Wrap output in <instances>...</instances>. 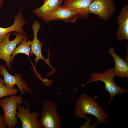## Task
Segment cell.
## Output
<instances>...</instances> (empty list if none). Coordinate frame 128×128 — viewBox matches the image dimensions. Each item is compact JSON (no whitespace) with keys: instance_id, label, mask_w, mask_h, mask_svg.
<instances>
[{"instance_id":"1","label":"cell","mask_w":128,"mask_h":128,"mask_svg":"<svg viewBox=\"0 0 128 128\" xmlns=\"http://www.w3.org/2000/svg\"><path fill=\"white\" fill-rule=\"evenodd\" d=\"M75 106L73 112L76 117L84 119L89 114L95 116L99 124L106 123L108 115L91 96L85 93L81 94L75 103Z\"/></svg>"},{"instance_id":"2","label":"cell","mask_w":128,"mask_h":128,"mask_svg":"<svg viewBox=\"0 0 128 128\" xmlns=\"http://www.w3.org/2000/svg\"><path fill=\"white\" fill-rule=\"evenodd\" d=\"M115 77L113 69H110L102 73H93L91 74L90 79L85 84L99 81L103 82L105 83L104 87L106 91L110 95L108 103L109 105L113 97L117 94H126L128 93L126 89L122 88L115 84L114 81Z\"/></svg>"},{"instance_id":"3","label":"cell","mask_w":128,"mask_h":128,"mask_svg":"<svg viewBox=\"0 0 128 128\" xmlns=\"http://www.w3.org/2000/svg\"><path fill=\"white\" fill-rule=\"evenodd\" d=\"M23 100L19 95H11L4 97L0 101V104L3 109L5 123L9 128H16L18 120L16 117L18 104L21 105Z\"/></svg>"},{"instance_id":"4","label":"cell","mask_w":128,"mask_h":128,"mask_svg":"<svg viewBox=\"0 0 128 128\" xmlns=\"http://www.w3.org/2000/svg\"><path fill=\"white\" fill-rule=\"evenodd\" d=\"M42 114L40 121L44 128H61V119L56 105L47 99L42 104Z\"/></svg>"},{"instance_id":"5","label":"cell","mask_w":128,"mask_h":128,"mask_svg":"<svg viewBox=\"0 0 128 128\" xmlns=\"http://www.w3.org/2000/svg\"><path fill=\"white\" fill-rule=\"evenodd\" d=\"M113 0H94L88 8L89 14L98 15L104 21H109L116 11Z\"/></svg>"},{"instance_id":"6","label":"cell","mask_w":128,"mask_h":128,"mask_svg":"<svg viewBox=\"0 0 128 128\" xmlns=\"http://www.w3.org/2000/svg\"><path fill=\"white\" fill-rule=\"evenodd\" d=\"M11 33L10 32L7 33L3 41L0 43V59L5 61L10 70H11V55L16 46L20 44L26 36L25 35L17 33L15 38L13 40L10 41L9 38Z\"/></svg>"},{"instance_id":"7","label":"cell","mask_w":128,"mask_h":128,"mask_svg":"<svg viewBox=\"0 0 128 128\" xmlns=\"http://www.w3.org/2000/svg\"><path fill=\"white\" fill-rule=\"evenodd\" d=\"M26 106L18 105L17 118L20 120L22 128H42L43 127L38 119L40 113L38 111L31 113L27 101L24 102Z\"/></svg>"},{"instance_id":"8","label":"cell","mask_w":128,"mask_h":128,"mask_svg":"<svg viewBox=\"0 0 128 128\" xmlns=\"http://www.w3.org/2000/svg\"><path fill=\"white\" fill-rule=\"evenodd\" d=\"M0 74L3 76L4 84L7 87L12 88L15 85H16L22 95L27 92H32L31 89L23 80L20 74L17 73L14 75H11L8 71L6 66L0 64Z\"/></svg>"},{"instance_id":"9","label":"cell","mask_w":128,"mask_h":128,"mask_svg":"<svg viewBox=\"0 0 128 128\" xmlns=\"http://www.w3.org/2000/svg\"><path fill=\"white\" fill-rule=\"evenodd\" d=\"M80 18L81 14L78 11L64 5L59 6L45 22L59 20L73 23Z\"/></svg>"},{"instance_id":"10","label":"cell","mask_w":128,"mask_h":128,"mask_svg":"<svg viewBox=\"0 0 128 128\" xmlns=\"http://www.w3.org/2000/svg\"><path fill=\"white\" fill-rule=\"evenodd\" d=\"M118 28L116 31L118 40H128V5H124L117 18Z\"/></svg>"},{"instance_id":"11","label":"cell","mask_w":128,"mask_h":128,"mask_svg":"<svg viewBox=\"0 0 128 128\" xmlns=\"http://www.w3.org/2000/svg\"><path fill=\"white\" fill-rule=\"evenodd\" d=\"M41 6L34 9L32 12L45 22L61 5L63 0H44Z\"/></svg>"},{"instance_id":"12","label":"cell","mask_w":128,"mask_h":128,"mask_svg":"<svg viewBox=\"0 0 128 128\" xmlns=\"http://www.w3.org/2000/svg\"><path fill=\"white\" fill-rule=\"evenodd\" d=\"M14 19V23L10 27L5 28L0 27V43L7 33L12 31L16 32L21 35H25L26 32L24 31L23 27L26 21L24 19L22 8L15 15Z\"/></svg>"},{"instance_id":"13","label":"cell","mask_w":128,"mask_h":128,"mask_svg":"<svg viewBox=\"0 0 128 128\" xmlns=\"http://www.w3.org/2000/svg\"><path fill=\"white\" fill-rule=\"evenodd\" d=\"M41 25V23L37 20L35 21L32 24V27L34 38L32 41L29 55L30 56L33 54L35 55L36 57L34 59L36 63H37L39 59H41L44 60L47 65L51 66L49 63L48 60L45 59L42 55L41 51L43 43L41 42L37 38L38 32Z\"/></svg>"},{"instance_id":"14","label":"cell","mask_w":128,"mask_h":128,"mask_svg":"<svg viewBox=\"0 0 128 128\" xmlns=\"http://www.w3.org/2000/svg\"><path fill=\"white\" fill-rule=\"evenodd\" d=\"M115 51L114 48L111 47L108 51L114 61L115 65L113 69L114 73L117 78L122 77L128 79V60L120 57L115 53Z\"/></svg>"},{"instance_id":"15","label":"cell","mask_w":128,"mask_h":128,"mask_svg":"<svg viewBox=\"0 0 128 128\" xmlns=\"http://www.w3.org/2000/svg\"><path fill=\"white\" fill-rule=\"evenodd\" d=\"M94 0H65L64 5L78 11L81 18L88 19L89 13L88 8Z\"/></svg>"},{"instance_id":"16","label":"cell","mask_w":128,"mask_h":128,"mask_svg":"<svg viewBox=\"0 0 128 128\" xmlns=\"http://www.w3.org/2000/svg\"><path fill=\"white\" fill-rule=\"evenodd\" d=\"M27 38L26 36L22 41L21 43L15 48L13 51L10 59V64H12L13 60L15 55L19 53H23L29 56L31 50L32 41L29 40L27 42Z\"/></svg>"},{"instance_id":"17","label":"cell","mask_w":128,"mask_h":128,"mask_svg":"<svg viewBox=\"0 0 128 128\" xmlns=\"http://www.w3.org/2000/svg\"><path fill=\"white\" fill-rule=\"evenodd\" d=\"M18 89L14 87L9 88L4 85L3 80L0 78V98L8 96L16 95L18 92Z\"/></svg>"},{"instance_id":"18","label":"cell","mask_w":128,"mask_h":128,"mask_svg":"<svg viewBox=\"0 0 128 128\" xmlns=\"http://www.w3.org/2000/svg\"><path fill=\"white\" fill-rule=\"evenodd\" d=\"M1 107V105L0 104V108ZM7 126L4 115H2L0 113V128H5Z\"/></svg>"},{"instance_id":"19","label":"cell","mask_w":128,"mask_h":128,"mask_svg":"<svg viewBox=\"0 0 128 128\" xmlns=\"http://www.w3.org/2000/svg\"><path fill=\"white\" fill-rule=\"evenodd\" d=\"M3 1V0H0V8L2 6Z\"/></svg>"},{"instance_id":"20","label":"cell","mask_w":128,"mask_h":128,"mask_svg":"<svg viewBox=\"0 0 128 128\" xmlns=\"http://www.w3.org/2000/svg\"><path fill=\"white\" fill-rule=\"evenodd\" d=\"M30 0V1H33L34 0Z\"/></svg>"},{"instance_id":"21","label":"cell","mask_w":128,"mask_h":128,"mask_svg":"<svg viewBox=\"0 0 128 128\" xmlns=\"http://www.w3.org/2000/svg\"><path fill=\"white\" fill-rule=\"evenodd\" d=\"M126 0L128 1V0Z\"/></svg>"}]
</instances>
